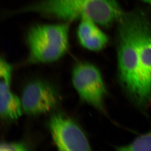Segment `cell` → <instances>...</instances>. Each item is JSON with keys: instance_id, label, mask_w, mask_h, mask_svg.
<instances>
[{"instance_id": "6da1fadb", "label": "cell", "mask_w": 151, "mask_h": 151, "mask_svg": "<svg viewBox=\"0 0 151 151\" xmlns=\"http://www.w3.org/2000/svg\"><path fill=\"white\" fill-rule=\"evenodd\" d=\"M70 22L40 24L28 32V60L30 63H45L56 61L69 48Z\"/></svg>"}, {"instance_id": "7a4b0ae2", "label": "cell", "mask_w": 151, "mask_h": 151, "mask_svg": "<svg viewBox=\"0 0 151 151\" xmlns=\"http://www.w3.org/2000/svg\"><path fill=\"white\" fill-rule=\"evenodd\" d=\"M72 82L82 100L105 113L104 100L107 90L97 67L88 63L76 64L72 72Z\"/></svg>"}, {"instance_id": "3957f363", "label": "cell", "mask_w": 151, "mask_h": 151, "mask_svg": "<svg viewBox=\"0 0 151 151\" xmlns=\"http://www.w3.org/2000/svg\"><path fill=\"white\" fill-rule=\"evenodd\" d=\"M48 127L59 150H91L89 142L81 128L66 116L60 113L52 115Z\"/></svg>"}, {"instance_id": "277c9868", "label": "cell", "mask_w": 151, "mask_h": 151, "mask_svg": "<svg viewBox=\"0 0 151 151\" xmlns=\"http://www.w3.org/2000/svg\"><path fill=\"white\" fill-rule=\"evenodd\" d=\"M58 94L53 86L45 81H31L25 87L22 94L23 110L30 116L46 113L56 107Z\"/></svg>"}, {"instance_id": "5b68a950", "label": "cell", "mask_w": 151, "mask_h": 151, "mask_svg": "<svg viewBox=\"0 0 151 151\" xmlns=\"http://www.w3.org/2000/svg\"><path fill=\"white\" fill-rule=\"evenodd\" d=\"M79 20L77 36L80 44L91 51H99L104 48L109 40L97 24L88 18L83 17Z\"/></svg>"}, {"instance_id": "8992f818", "label": "cell", "mask_w": 151, "mask_h": 151, "mask_svg": "<svg viewBox=\"0 0 151 151\" xmlns=\"http://www.w3.org/2000/svg\"><path fill=\"white\" fill-rule=\"evenodd\" d=\"M21 100L10 91L0 92V115L2 119L7 121L17 120L22 116Z\"/></svg>"}, {"instance_id": "52a82bcc", "label": "cell", "mask_w": 151, "mask_h": 151, "mask_svg": "<svg viewBox=\"0 0 151 151\" xmlns=\"http://www.w3.org/2000/svg\"><path fill=\"white\" fill-rule=\"evenodd\" d=\"M116 149L119 151H151V130L129 145L118 147Z\"/></svg>"}, {"instance_id": "ba28073f", "label": "cell", "mask_w": 151, "mask_h": 151, "mask_svg": "<svg viewBox=\"0 0 151 151\" xmlns=\"http://www.w3.org/2000/svg\"><path fill=\"white\" fill-rule=\"evenodd\" d=\"M12 68L4 58L0 61V92L10 89Z\"/></svg>"}, {"instance_id": "9c48e42d", "label": "cell", "mask_w": 151, "mask_h": 151, "mask_svg": "<svg viewBox=\"0 0 151 151\" xmlns=\"http://www.w3.org/2000/svg\"><path fill=\"white\" fill-rule=\"evenodd\" d=\"M27 146L22 142H3L0 145V150L1 151H27Z\"/></svg>"}, {"instance_id": "30bf717a", "label": "cell", "mask_w": 151, "mask_h": 151, "mask_svg": "<svg viewBox=\"0 0 151 151\" xmlns=\"http://www.w3.org/2000/svg\"><path fill=\"white\" fill-rule=\"evenodd\" d=\"M141 2L149 5L151 7V0H139Z\"/></svg>"}]
</instances>
